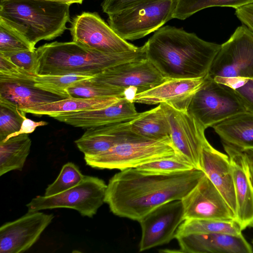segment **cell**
I'll use <instances>...</instances> for the list:
<instances>
[{
    "instance_id": "obj_1",
    "label": "cell",
    "mask_w": 253,
    "mask_h": 253,
    "mask_svg": "<svg viewBox=\"0 0 253 253\" xmlns=\"http://www.w3.org/2000/svg\"><path fill=\"white\" fill-rule=\"evenodd\" d=\"M205 174L197 169L172 173L121 170L109 180L104 202L115 215L138 221L164 203L181 200Z\"/></svg>"
},
{
    "instance_id": "obj_2",
    "label": "cell",
    "mask_w": 253,
    "mask_h": 253,
    "mask_svg": "<svg viewBox=\"0 0 253 253\" xmlns=\"http://www.w3.org/2000/svg\"><path fill=\"white\" fill-rule=\"evenodd\" d=\"M145 44L146 58L167 79L205 77L221 47L170 26L157 30Z\"/></svg>"
},
{
    "instance_id": "obj_3",
    "label": "cell",
    "mask_w": 253,
    "mask_h": 253,
    "mask_svg": "<svg viewBox=\"0 0 253 253\" xmlns=\"http://www.w3.org/2000/svg\"><path fill=\"white\" fill-rule=\"evenodd\" d=\"M37 75H76L94 77L124 63L146 58V46L116 54L98 52L72 41L54 42L36 48Z\"/></svg>"
},
{
    "instance_id": "obj_4",
    "label": "cell",
    "mask_w": 253,
    "mask_h": 253,
    "mask_svg": "<svg viewBox=\"0 0 253 253\" xmlns=\"http://www.w3.org/2000/svg\"><path fill=\"white\" fill-rule=\"evenodd\" d=\"M70 4L44 0H0V20L33 46L61 36L71 22Z\"/></svg>"
},
{
    "instance_id": "obj_5",
    "label": "cell",
    "mask_w": 253,
    "mask_h": 253,
    "mask_svg": "<svg viewBox=\"0 0 253 253\" xmlns=\"http://www.w3.org/2000/svg\"><path fill=\"white\" fill-rule=\"evenodd\" d=\"M208 76L233 89L253 79V33L246 26L238 27L221 45Z\"/></svg>"
},
{
    "instance_id": "obj_6",
    "label": "cell",
    "mask_w": 253,
    "mask_h": 253,
    "mask_svg": "<svg viewBox=\"0 0 253 253\" xmlns=\"http://www.w3.org/2000/svg\"><path fill=\"white\" fill-rule=\"evenodd\" d=\"M177 154L170 138L155 140L132 131L123 141L98 155L84 156L85 163L96 169L121 170L136 168L143 164Z\"/></svg>"
},
{
    "instance_id": "obj_7",
    "label": "cell",
    "mask_w": 253,
    "mask_h": 253,
    "mask_svg": "<svg viewBox=\"0 0 253 253\" xmlns=\"http://www.w3.org/2000/svg\"><path fill=\"white\" fill-rule=\"evenodd\" d=\"M187 111L205 129L248 112L234 89L215 82L208 75L191 98Z\"/></svg>"
},
{
    "instance_id": "obj_8",
    "label": "cell",
    "mask_w": 253,
    "mask_h": 253,
    "mask_svg": "<svg viewBox=\"0 0 253 253\" xmlns=\"http://www.w3.org/2000/svg\"><path fill=\"white\" fill-rule=\"evenodd\" d=\"M176 2L177 0H148L108 15V23L122 39L137 40L173 18Z\"/></svg>"
},
{
    "instance_id": "obj_9",
    "label": "cell",
    "mask_w": 253,
    "mask_h": 253,
    "mask_svg": "<svg viewBox=\"0 0 253 253\" xmlns=\"http://www.w3.org/2000/svg\"><path fill=\"white\" fill-rule=\"evenodd\" d=\"M107 184L97 177L84 175L77 186L58 194L38 196L26 205L28 212L69 208L82 216L92 217L104 202Z\"/></svg>"
},
{
    "instance_id": "obj_10",
    "label": "cell",
    "mask_w": 253,
    "mask_h": 253,
    "mask_svg": "<svg viewBox=\"0 0 253 253\" xmlns=\"http://www.w3.org/2000/svg\"><path fill=\"white\" fill-rule=\"evenodd\" d=\"M69 29L73 41L90 49L116 54L138 47L122 39L96 12H84L74 17Z\"/></svg>"
},
{
    "instance_id": "obj_11",
    "label": "cell",
    "mask_w": 253,
    "mask_h": 253,
    "mask_svg": "<svg viewBox=\"0 0 253 253\" xmlns=\"http://www.w3.org/2000/svg\"><path fill=\"white\" fill-rule=\"evenodd\" d=\"M160 104L169 122V137L175 152L202 170V150L208 141L206 129L187 111L175 109L166 103Z\"/></svg>"
},
{
    "instance_id": "obj_12",
    "label": "cell",
    "mask_w": 253,
    "mask_h": 253,
    "mask_svg": "<svg viewBox=\"0 0 253 253\" xmlns=\"http://www.w3.org/2000/svg\"><path fill=\"white\" fill-rule=\"evenodd\" d=\"M93 79L126 90V97L131 100L135 94L151 89L168 79L147 58L112 67Z\"/></svg>"
},
{
    "instance_id": "obj_13",
    "label": "cell",
    "mask_w": 253,
    "mask_h": 253,
    "mask_svg": "<svg viewBox=\"0 0 253 253\" xmlns=\"http://www.w3.org/2000/svg\"><path fill=\"white\" fill-rule=\"evenodd\" d=\"M184 220L181 200L171 201L152 210L138 221L142 233L139 251L169 243Z\"/></svg>"
},
{
    "instance_id": "obj_14",
    "label": "cell",
    "mask_w": 253,
    "mask_h": 253,
    "mask_svg": "<svg viewBox=\"0 0 253 253\" xmlns=\"http://www.w3.org/2000/svg\"><path fill=\"white\" fill-rule=\"evenodd\" d=\"M54 216L40 211L28 212L0 227V253H20L29 250L40 238Z\"/></svg>"
},
{
    "instance_id": "obj_15",
    "label": "cell",
    "mask_w": 253,
    "mask_h": 253,
    "mask_svg": "<svg viewBox=\"0 0 253 253\" xmlns=\"http://www.w3.org/2000/svg\"><path fill=\"white\" fill-rule=\"evenodd\" d=\"M181 201L185 220L235 219L223 197L206 174Z\"/></svg>"
},
{
    "instance_id": "obj_16",
    "label": "cell",
    "mask_w": 253,
    "mask_h": 253,
    "mask_svg": "<svg viewBox=\"0 0 253 253\" xmlns=\"http://www.w3.org/2000/svg\"><path fill=\"white\" fill-rule=\"evenodd\" d=\"M232 171L236 201L235 220L243 231L253 228V183L244 152L222 144Z\"/></svg>"
},
{
    "instance_id": "obj_17",
    "label": "cell",
    "mask_w": 253,
    "mask_h": 253,
    "mask_svg": "<svg viewBox=\"0 0 253 253\" xmlns=\"http://www.w3.org/2000/svg\"><path fill=\"white\" fill-rule=\"evenodd\" d=\"M205 77L168 79L151 89L135 94L132 101L149 105L166 103L175 109L187 111L191 98L202 85Z\"/></svg>"
},
{
    "instance_id": "obj_18",
    "label": "cell",
    "mask_w": 253,
    "mask_h": 253,
    "mask_svg": "<svg viewBox=\"0 0 253 253\" xmlns=\"http://www.w3.org/2000/svg\"><path fill=\"white\" fill-rule=\"evenodd\" d=\"M132 100L122 97L112 105L104 108L64 113L52 118L75 127L89 128L126 122L135 119L138 113Z\"/></svg>"
},
{
    "instance_id": "obj_19",
    "label": "cell",
    "mask_w": 253,
    "mask_h": 253,
    "mask_svg": "<svg viewBox=\"0 0 253 253\" xmlns=\"http://www.w3.org/2000/svg\"><path fill=\"white\" fill-rule=\"evenodd\" d=\"M179 252L185 253H252L242 234H191L177 237Z\"/></svg>"
},
{
    "instance_id": "obj_20",
    "label": "cell",
    "mask_w": 253,
    "mask_h": 253,
    "mask_svg": "<svg viewBox=\"0 0 253 253\" xmlns=\"http://www.w3.org/2000/svg\"><path fill=\"white\" fill-rule=\"evenodd\" d=\"M35 76L18 78L0 76V99L24 111L33 107L66 98L37 87Z\"/></svg>"
},
{
    "instance_id": "obj_21",
    "label": "cell",
    "mask_w": 253,
    "mask_h": 253,
    "mask_svg": "<svg viewBox=\"0 0 253 253\" xmlns=\"http://www.w3.org/2000/svg\"><path fill=\"white\" fill-rule=\"evenodd\" d=\"M202 170L218 190L236 216V201L234 180L227 154L217 150L207 141L202 150Z\"/></svg>"
},
{
    "instance_id": "obj_22",
    "label": "cell",
    "mask_w": 253,
    "mask_h": 253,
    "mask_svg": "<svg viewBox=\"0 0 253 253\" xmlns=\"http://www.w3.org/2000/svg\"><path fill=\"white\" fill-rule=\"evenodd\" d=\"M135 119L87 128L81 137L75 141V144L84 156H95L105 152L130 134V127Z\"/></svg>"
},
{
    "instance_id": "obj_23",
    "label": "cell",
    "mask_w": 253,
    "mask_h": 253,
    "mask_svg": "<svg viewBox=\"0 0 253 253\" xmlns=\"http://www.w3.org/2000/svg\"><path fill=\"white\" fill-rule=\"evenodd\" d=\"M222 144L241 150L253 149V114L245 112L212 127Z\"/></svg>"
},
{
    "instance_id": "obj_24",
    "label": "cell",
    "mask_w": 253,
    "mask_h": 253,
    "mask_svg": "<svg viewBox=\"0 0 253 253\" xmlns=\"http://www.w3.org/2000/svg\"><path fill=\"white\" fill-rule=\"evenodd\" d=\"M120 98H82L70 97L57 101L33 107L25 110L24 112L26 113L36 115H48L53 117L54 116L64 113L104 108L116 103Z\"/></svg>"
},
{
    "instance_id": "obj_25",
    "label": "cell",
    "mask_w": 253,
    "mask_h": 253,
    "mask_svg": "<svg viewBox=\"0 0 253 253\" xmlns=\"http://www.w3.org/2000/svg\"><path fill=\"white\" fill-rule=\"evenodd\" d=\"M28 134H19L0 142V176L10 171L22 170L32 145Z\"/></svg>"
},
{
    "instance_id": "obj_26",
    "label": "cell",
    "mask_w": 253,
    "mask_h": 253,
    "mask_svg": "<svg viewBox=\"0 0 253 253\" xmlns=\"http://www.w3.org/2000/svg\"><path fill=\"white\" fill-rule=\"evenodd\" d=\"M130 129L139 136L152 140L170 138L169 122L160 104L154 108L142 112L132 122Z\"/></svg>"
},
{
    "instance_id": "obj_27",
    "label": "cell",
    "mask_w": 253,
    "mask_h": 253,
    "mask_svg": "<svg viewBox=\"0 0 253 253\" xmlns=\"http://www.w3.org/2000/svg\"><path fill=\"white\" fill-rule=\"evenodd\" d=\"M239 225L235 220L185 219L178 227L175 238L191 234L221 233L232 235L242 234Z\"/></svg>"
},
{
    "instance_id": "obj_28",
    "label": "cell",
    "mask_w": 253,
    "mask_h": 253,
    "mask_svg": "<svg viewBox=\"0 0 253 253\" xmlns=\"http://www.w3.org/2000/svg\"><path fill=\"white\" fill-rule=\"evenodd\" d=\"M69 97L82 98L126 97V90L98 82L93 77L74 83L67 90Z\"/></svg>"
},
{
    "instance_id": "obj_29",
    "label": "cell",
    "mask_w": 253,
    "mask_h": 253,
    "mask_svg": "<svg viewBox=\"0 0 253 253\" xmlns=\"http://www.w3.org/2000/svg\"><path fill=\"white\" fill-rule=\"evenodd\" d=\"M252 3L253 0H177L173 18L185 20L205 8L226 6L236 9Z\"/></svg>"
},
{
    "instance_id": "obj_30",
    "label": "cell",
    "mask_w": 253,
    "mask_h": 253,
    "mask_svg": "<svg viewBox=\"0 0 253 253\" xmlns=\"http://www.w3.org/2000/svg\"><path fill=\"white\" fill-rule=\"evenodd\" d=\"M92 77L76 75H36L35 83L39 88L68 98L70 97L67 90L69 87L75 83Z\"/></svg>"
},
{
    "instance_id": "obj_31",
    "label": "cell",
    "mask_w": 253,
    "mask_h": 253,
    "mask_svg": "<svg viewBox=\"0 0 253 253\" xmlns=\"http://www.w3.org/2000/svg\"><path fill=\"white\" fill-rule=\"evenodd\" d=\"M84 177L76 165L68 162L63 166L55 181L48 185L44 196L55 195L74 187L80 183Z\"/></svg>"
},
{
    "instance_id": "obj_32",
    "label": "cell",
    "mask_w": 253,
    "mask_h": 253,
    "mask_svg": "<svg viewBox=\"0 0 253 253\" xmlns=\"http://www.w3.org/2000/svg\"><path fill=\"white\" fill-rule=\"evenodd\" d=\"M25 114L11 103L0 99V141L20 130L26 118Z\"/></svg>"
},
{
    "instance_id": "obj_33",
    "label": "cell",
    "mask_w": 253,
    "mask_h": 253,
    "mask_svg": "<svg viewBox=\"0 0 253 253\" xmlns=\"http://www.w3.org/2000/svg\"><path fill=\"white\" fill-rule=\"evenodd\" d=\"M136 168L145 171L162 173H176L196 169L191 162L178 154L143 164Z\"/></svg>"
},
{
    "instance_id": "obj_34",
    "label": "cell",
    "mask_w": 253,
    "mask_h": 253,
    "mask_svg": "<svg viewBox=\"0 0 253 253\" xmlns=\"http://www.w3.org/2000/svg\"><path fill=\"white\" fill-rule=\"evenodd\" d=\"M35 49V46L0 20V53H12Z\"/></svg>"
},
{
    "instance_id": "obj_35",
    "label": "cell",
    "mask_w": 253,
    "mask_h": 253,
    "mask_svg": "<svg viewBox=\"0 0 253 253\" xmlns=\"http://www.w3.org/2000/svg\"><path fill=\"white\" fill-rule=\"evenodd\" d=\"M0 54L8 58L20 68L31 74L37 75L38 63L36 49L12 53H0Z\"/></svg>"
},
{
    "instance_id": "obj_36",
    "label": "cell",
    "mask_w": 253,
    "mask_h": 253,
    "mask_svg": "<svg viewBox=\"0 0 253 253\" xmlns=\"http://www.w3.org/2000/svg\"><path fill=\"white\" fill-rule=\"evenodd\" d=\"M0 76L9 78H24L35 76L20 68L8 58L0 54Z\"/></svg>"
},
{
    "instance_id": "obj_37",
    "label": "cell",
    "mask_w": 253,
    "mask_h": 253,
    "mask_svg": "<svg viewBox=\"0 0 253 253\" xmlns=\"http://www.w3.org/2000/svg\"><path fill=\"white\" fill-rule=\"evenodd\" d=\"M148 0H104L101 3L103 11L108 15L129 8Z\"/></svg>"
},
{
    "instance_id": "obj_38",
    "label": "cell",
    "mask_w": 253,
    "mask_h": 253,
    "mask_svg": "<svg viewBox=\"0 0 253 253\" xmlns=\"http://www.w3.org/2000/svg\"><path fill=\"white\" fill-rule=\"evenodd\" d=\"M248 112L253 114V79H247L234 89Z\"/></svg>"
},
{
    "instance_id": "obj_39",
    "label": "cell",
    "mask_w": 253,
    "mask_h": 253,
    "mask_svg": "<svg viewBox=\"0 0 253 253\" xmlns=\"http://www.w3.org/2000/svg\"><path fill=\"white\" fill-rule=\"evenodd\" d=\"M235 14L243 25L253 33V3L236 9Z\"/></svg>"
},
{
    "instance_id": "obj_40",
    "label": "cell",
    "mask_w": 253,
    "mask_h": 253,
    "mask_svg": "<svg viewBox=\"0 0 253 253\" xmlns=\"http://www.w3.org/2000/svg\"><path fill=\"white\" fill-rule=\"evenodd\" d=\"M48 123L45 121L35 122L30 119L26 118L21 125L19 131L8 135L4 140L21 134H29L33 132L38 126H46Z\"/></svg>"
},
{
    "instance_id": "obj_41",
    "label": "cell",
    "mask_w": 253,
    "mask_h": 253,
    "mask_svg": "<svg viewBox=\"0 0 253 253\" xmlns=\"http://www.w3.org/2000/svg\"><path fill=\"white\" fill-rule=\"evenodd\" d=\"M242 151L244 152L246 156L251 173L252 180L253 183V149H247Z\"/></svg>"
},
{
    "instance_id": "obj_42",
    "label": "cell",
    "mask_w": 253,
    "mask_h": 253,
    "mask_svg": "<svg viewBox=\"0 0 253 253\" xmlns=\"http://www.w3.org/2000/svg\"><path fill=\"white\" fill-rule=\"evenodd\" d=\"M48 0L62 3H66L69 4H72L73 3H82L84 0Z\"/></svg>"
},
{
    "instance_id": "obj_43",
    "label": "cell",
    "mask_w": 253,
    "mask_h": 253,
    "mask_svg": "<svg viewBox=\"0 0 253 253\" xmlns=\"http://www.w3.org/2000/svg\"><path fill=\"white\" fill-rule=\"evenodd\" d=\"M253 244V242H252Z\"/></svg>"
}]
</instances>
